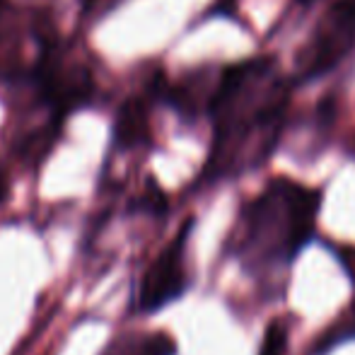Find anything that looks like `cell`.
I'll return each instance as SVG.
<instances>
[{
  "instance_id": "6da1fadb",
  "label": "cell",
  "mask_w": 355,
  "mask_h": 355,
  "mask_svg": "<svg viewBox=\"0 0 355 355\" xmlns=\"http://www.w3.org/2000/svg\"><path fill=\"white\" fill-rule=\"evenodd\" d=\"M293 80L273 56H254L220 68L208 116L213 143L201 182L237 179L263 167L283 141Z\"/></svg>"
},
{
  "instance_id": "7a4b0ae2",
  "label": "cell",
  "mask_w": 355,
  "mask_h": 355,
  "mask_svg": "<svg viewBox=\"0 0 355 355\" xmlns=\"http://www.w3.org/2000/svg\"><path fill=\"white\" fill-rule=\"evenodd\" d=\"M319 208V189L288 177L271 179L242 206L227 237V254L254 276L283 271L314 237Z\"/></svg>"
},
{
  "instance_id": "3957f363",
  "label": "cell",
  "mask_w": 355,
  "mask_h": 355,
  "mask_svg": "<svg viewBox=\"0 0 355 355\" xmlns=\"http://www.w3.org/2000/svg\"><path fill=\"white\" fill-rule=\"evenodd\" d=\"M355 49V0H336L322 12L295 58L293 85H307L331 73Z\"/></svg>"
},
{
  "instance_id": "277c9868",
  "label": "cell",
  "mask_w": 355,
  "mask_h": 355,
  "mask_svg": "<svg viewBox=\"0 0 355 355\" xmlns=\"http://www.w3.org/2000/svg\"><path fill=\"white\" fill-rule=\"evenodd\" d=\"M191 232V223L182 227V232L157 254L153 263L145 268L138 283L133 307L141 314L157 312V309L172 304L189 290L187 271V239Z\"/></svg>"
},
{
  "instance_id": "5b68a950",
  "label": "cell",
  "mask_w": 355,
  "mask_h": 355,
  "mask_svg": "<svg viewBox=\"0 0 355 355\" xmlns=\"http://www.w3.org/2000/svg\"><path fill=\"white\" fill-rule=\"evenodd\" d=\"M177 346L167 334H123L104 346L99 355H174Z\"/></svg>"
},
{
  "instance_id": "8992f818",
  "label": "cell",
  "mask_w": 355,
  "mask_h": 355,
  "mask_svg": "<svg viewBox=\"0 0 355 355\" xmlns=\"http://www.w3.org/2000/svg\"><path fill=\"white\" fill-rule=\"evenodd\" d=\"M288 353V329L281 319L268 327L266 336H263V343H261V353L259 355H285Z\"/></svg>"
},
{
  "instance_id": "52a82bcc",
  "label": "cell",
  "mask_w": 355,
  "mask_h": 355,
  "mask_svg": "<svg viewBox=\"0 0 355 355\" xmlns=\"http://www.w3.org/2000/svg\"><path fill=\"white\" fill-rule=\"evenodd\" d=\"M348 338H355V300L351 304V312H348V317L343 319V322L338 324L334 331H329V336H324L322 341H319V348H322V351H327L329 346H334V343H341V341H348Z\"/></svg>"
},
{
  "instance_id": "ba28073f",
  "label": "cell",
  "mask_w": 355,
  "mask_h": 355,
  "mask_svg": "<svg viewBox=\"0 0 355 355\" xmlns=\"http://www.w3.org/2000/svg\"><path fill=\"white\" fill-rule=\"evenodd\" d=\"M300 5H312V3H317V0H297Z\"/></svg>"
},
{
  "instance_id": "9c48e42d",
  "label": "cell",
  "mask_w": 355,
  "mask_h": 355,
  "mask_svg": "<svg viewBox=\"0 0 355 355\" xmlns=\"http://www.w3.org/2000/svg\"><path fill=\"white\" fill-rule=\"evenodd\" d=\"M353 150H355V138H353Z\"/></svg>"
}]
</instances>
